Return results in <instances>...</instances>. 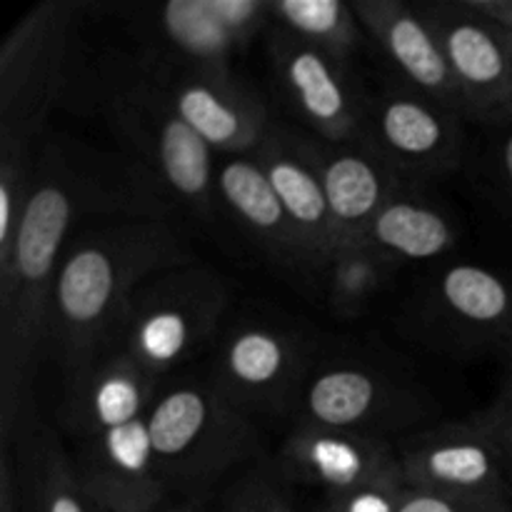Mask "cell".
<instances>
[{"mask_svg": "<svg viewBox=\"0 0 512 512\" xmlns=\"http://www.w3.org/2000/svg\"><path fill=\"white\" fill-rule=\"evenodd\" d=\"M268 15L283 33L348 63L360 43V20L343 0H268Z\"/></svg>", "mask_w": 512, "mask_h": 512, "instance_id": "cell-26", "label": "cell"}, {"mask_svg": "<svg viewBox=\"0 0 512 512\" xmlns=\"http://www.w3.org/2000/svg\"><path fill=\"white\" fill-rule=\"evenodd\" d=\"M108 118L115 133L143 163L158 193L208 218L215 203V158L210 145L183 123L143 78L110 93Z\"/></svg>", "mask_w": 512, "mask_h": 512, "instance_id": "cell-6", "label": "cell"}, {"mask_svg": "<svg viewBox=\"0 0 512 512\" xmlns=\"http://www.w3.org/2000/svg\"><path fill=\"white\" fill-rule=\"evenodd\" d=\"M310 365L308 345L293 330L248 323L225 335L213 383L243 413H290Z\"/></svg>", "mask_w": 512, "mask_h": 512, "instance_id": "cell-11", "label": "cell"}, {"mask_svg": "<svg viewBox=\"0 0 512 512\" xmlns=\"http://www.w3.org/2000/svg\"><path fill=\"white\" fill-rule=\"evenodd\" d=\"M293 488L278 458L260 455L228 485L223 512H300Z\"/></svg>", "mask_w": 512, "mask_h": 512, "instance_id": "cell-27", "label": "cell"}, {"mask_svg": "<svg viewBox=\"0 0 512 512\" xmlns=\"http://www.w3.org/2000/svg\"><path fill=\"white\" fill-rule=\"evenodd\" d=\"M80 3L45 0L13 25L0 48V158H33L68 83Z\"/></svg>", "mask_w": 512, "mask_h": 512, "instance_id": "cell-4", "label": "cell"}, {"mask_svg": "<svg viewBox=\"0 0 512 512\" xmlns=\"http://www.w3.org/2000/svg\"><path fill=\"white\" fill-rule=\"evenodd\" d=\"M360 145L400 178L445 173L463 155L460 113L405 83L388 85L368 98Z\"/></svg>", "mask_w": 512, "mask_h": 512, "instance_id": "cell-9", "label": "cell"}, {"mask_svg": "<svg viewBox=\"0 0 512 512\" xmlns=\"http://www.w3.org/2000/svg\"><path fill=\"white\" fill-rule=\"evenodd\" d=\"M268 20V0H170L155 10L153 30L168 58L228 68Z\"/></svg>", "mask_w": 512, "mask_h": 512, "instance_id": "cell-18", "label": "cell"}, {"mask_svg": "<svg viewBox=\"0 0 512 512\" xmlns=\"http://www.w3.org/2000/svg\"><path fill=\"white\" fill-rule=\"evenodd\" d=\"M145 423L168 493L193 498L263 455L253 418L230 403L213 380L160 388Z\"/></svg>", "mask_w": 512, "mask_h": 512, "instance_id": "cell-3", "label": "cell"}, {"mask_svg": "<svg viewBox=\"0 0 512 512\" xmlns=\"http://www.w3.org/2000/svg\"><path fill=\"white\" fill-rule=\"evenodd\" d=\"M400 512H512V503L460 498V495L430 493V490H405Z\"/></svg>", "mask_w": 512, "mask_h": 512, "instance_id": "cell-30", "label": "cell"}, {"mask_svg": "<svg viewBox=\"0 0 512 512\" xmlns=\"http://www.w3.org/2000/svg\"><path fill=\"white\" fill-rule=\"evenodd\" d=\"M365 240L400 265L448 253L455 245V228L448 215L400 185L375 215Z\"/></svg>", "mask_w": 512, "mask_h": 512, "instance_id": "cell-24", "label": "cell"}, {"mask_svg": "<svg viewBox=\"0 0 512 512\" xmlns=\"http://www.w3.org/2000/svg\"><path fill=\"white\" fill-rule=\"evenodd\" d=\"M290 413L298 425H318L388 438L415 423L420 403L398 380L363 363L313 365Z\"/></svg>", "mask_w": 512, "mask_h": 512, "instance_id": "cell-10", "label": "cell"}, {"mask_svg": "<svg viewBox=\"0 0 512 512\" xmlns=\"http://www.w3.org/2000/svg\"><path fill=\"white\" fill-rule=\"evenodd\" d=\"M75 468L100 512H163L168 488L158 473L148 423L75 440Z\"/></svg>", "mask_w": 512, "mask_h": 512, "instance_id": "cell-14", "label": "cell"}, {"mask_svg": "<svg viewBox=\"0 0 512 512\" xmlns=\"http://www.w3.org/2000/svg\"><path fill=\"white\" fill-rule=\"evenodd\" d=\"M253 155L278 193L295 235L313 263V270H318L333 253L338 240H335L323 183L303 140L293 130L270 125L268 135L253 150Z\"/></svg>", "mask_w": 512, "mask_h": 512, "instance_id": "cell-20", "label": "cell"}, {"mask_svg": "<svg viewBox=\"0 0 512 512\" xmlns=\"http://www.w3.org/2000/svg\"><path fill=\"white\" fill-rule=\"evenodd\" d=\"M433 28L465 115L485 123H508L512 118V38L478 15L468 13L460 0L420 5Z\"/></svg>", "mask_w": 512, "mask_h": 512, "instance_id": "cell-12", "label": "cell"}, {"mask_svg": "<svg viewBox=\"0 0 512 512\" xmlns=\"http://www.w3.org/2000/svg\"><path fill=\"white\" fill-rule=\"evenodd\" d=\"M160 388V380L140 368L125 350L110 348L65 378L63 425L73 440L123 428L148 415Z\"/></svg>", "mask_w": 512, "mask_h": 512, "instance_id": "cell-15", "label": "cell"}, {"mask_svg": "<svg viewBox=\"0 0 512 512\" xmlns=\"http://www.w3.org/2000/svg\"><path fill=\"white\" fill-rule=\"evenodd\" d=\"M395 450L408 488L512 503L503 450L478 418L410 433L395 440Z\"/></svg>", "mask_w": 512, "mask_h": 512, "instance_id": "cell-8", "label": "cell"}, {"mask_svg": "<svg viewBox=\"0 0 512 512\" xmlns=\"http://www.w3.org/2000/svg\"><path fill=\"white\" fill-rule=\"evenodd\" d=\"M325 305L338 318L350 320L368 313L398 273V263L380 253L368 240L335 245L318 268Z\"/></svg>", "mask_w": 512, "mask_h": 512, "instance_id": "cell-25", "label": "cell"}, {"mask_svg": "<svg viewBox=\"0 0 512 512\" xmlns=\"http://www.w3.org/2000/svg\"><path fill=\"white\" fill-rule=\"evenodd\" d=\"M403 473H383L363 485L345 490V493L325 495L318 512H400L405 498Z\"/></svg>", "mask_w": 512, "mask_h": 512, "instance_id": "cell-28", "label": "cell"}, {"mask_svg": "<svg viewBox=\"0 0 512 512\" xmlns=\"http://www.w3.org/2000/svg\"><path fill=\"white\" fill-rule=\"evenodd\" d=\"M433 308L450 333L470 343H512V283L495 270L458 263L435 278Z\"/></svg>", "mask_w": 512, "mask_h": 512, "instance_id": "cell-22", "label": "cell"}, {"mask_svg": "<svg viewBox=\"0 0 512 512\" xmlns=\"http://www.w3.org/2000/svg\"><path fill=\"white\" fill-rule=\"evenodd\" d=\"M353 10L405 85L465 115L443 48L420 8L403 0H355Z\"/></svg>", "mask_w": 512, "mask_h": 512, "instance_id": "cell-19", "label": "cell"}, {"mask_svg": "<svg viewBox=\"0 0 512 512\" xmlns=\"http://www.w3.org/2000/svg\"><path fill=\"white\" fill-rule=\"evenodd\" d=\"M323 183L335 240H365L390 195L403 178L360 143H330L318 135H300Z\"/></svg>", "mask_w": 512, "mask_h": 512, "instance_id": "cell-17", "label": "cell"}, {"mask_svg": "<svg viewBox=\"0 0 512 512\" xmlns=\"http://www.w3.org/2000/svg\"><path fill=\"white\" fill-rule=\"evenodd\" d=\"M170 512H208L200 508L198 503H183V505H170Z\"/></svg>", "mask_w": 512, "mask_h": 512, "instance_id": "cell-34", "label": "cell"}, {"mask_svg": "<svg viewBox=\"0 0 512 512\" xmlns=\"http://www.w3.org/2000/svg\"><path fill=\"white\" fill-rule=\"evenodd\" d=\"M0 512H30L13 445H0Z\"/></svg>", "mask_w": 512, "mask_h": 512, "instance_id": "cell-31", "label": "cell"}, {"mask_svg": "<svg viewBox=\"0 0 512 512\" xmlns=\"http://www.w3.org/2000/svg\"><path fill=\"white\" fill-rule=\"evenodd\" d=\"M215 195L278 263L313 270L278 193L253 153L215 158Z\"/></svg>", "mask_w": 512, "mask_h": 512, "instance_id": "cell-21", "label": "cell"}, {"mask_svg": "<svg viewBox=\"0 0 512 512\" xmlns=\"http://www.w3.org/2000/svg\"><path fill=\"white\" fill-rule=\"evenodd\" d=\"M460 5L512 38V0H460Z\"/></svg>", "mask_w": 512, "mask_h": 512, "instance_id": "cell-32", "label": "cell"}, {"mask_svg": "<svg viewBox=\"0 0 512 512\" xmlns=\"http://www.w3.org/2000/svg\"><path fill=\"white\" fill-rule=\"evenodd\" d=\"M273 65L285 98L313 135L330 143L363 140L368 98L345 60L280 33L273 40Z\"/></svg>", "mask_w": 512, "mask_h": 512, "instance_id": "cell-13", "label": "cell"}, {"mask_svg": "<svg viewBox=\"0 0 512 512\" xmlns=\"http://www.w3.org/2000/svg\"><path fill=\"white\" fill-rule=\"evenodd\" d=\"M498 168L505 190H508L512 198V118L508 123H503V135H500L498 143Z\"/></svg>", "mask_w": 512, "mask_h": 512, "instance_id": "cell-33", "label": "cell"}, {"mask_svg": "<svg viewBox=\"0 0 512 512\" xmlns=\"http://www.w3.org/2000/svg\"><path fill=\"white\" fill-rule=\"evenodd\" d=\"M163 512H170V505H168V508H165V510H163Z\"/></svg>", "mask_w": 512, "mask_h": 512, "instance_id": "cell-35", "label": "cell"}, {"mask_svg": "<svg viewBox=\"0 0 512 512\" xmlns=\"http://www.w3.org/2000/svg\"><path fill=\"white\" fill-rule=\"evenodd\" d=\"M478 420L490 430L495 443L503 450V458L508 463V473L512 480V343L508 345V363H505V375L498 398H495V403L485 413L478 415Z\"/></svg>", "mask_w": 512, "mask_h": 512, "instance_id": "cell-29", "label": "cell"}, {"mask_svg": "<svg viewBox=\"0 0 512 512\" xmlns=\"http://www.w3.org/2000/svg\"><path fill=\"white\" fill-rule=\"evenodd\" d=\"M278 463L290 483L320 490L323 498L400 470L395 440L318 425H295Z\"/></svg>", "mask_w": 512, "mask_h": 512, "instance_id": "cell-16", "label": "cell"}, {"mask_svg": "<svg viewBox=\"0 0 512 512\" xmlns=\"http://www.w3.org/2000/svg\"><path fill=\"white\" fill-rule=\"evenodd\" d=\"M138 215H160L158 190L148 180L113 158L45 135L18 240L0 273V445H13L38 410L33 380L48 348L55 278L75 225Z\"/></svg>", "mask_w": 512, "mask_h": 512, "instance_id": "cell-1", "label": "cell"}, {"mask_svg": "<svg viewBox=\"0 0 512 512\" xmlns=\"http://www.w3.org/2000/svg\"><path fill=\"white\" fill-rule=\"evenodd\" d=\"M225 305L223 280L205 265L190 260L158 270L130 298L115 348L163 380L208 343Z\"/></svg>", "mask_w": 512, "mask_h": 512, "instance_id": "cell-5", "label": "cell"}, {"mask_svg": "<svg viewBox=\"0 0 512 512\" xmlns=\"http://www.w3.org/2000/svg\"><path fill=\"white\" fill-rule=\"evenodd\" d=\"M188 245L160 215L113 218L73 233L55 278L48 348L65 378L118 343L135 290L153 273L190 263Z\"/></svg>", "mask_w": 512, "mask_h": 512, "instance_id": "cell-2", "label": "cell"}, {"mask_svg": "<svg viewBox=\"0 0 512 512\" xmlns=\"http://www.w3.org/2000/svg\"><path fill=\"white\" fill-rule=\"evenodd\" d=\"M140 78L215 155L253 153L268 135L265 105L228 68L160 58Z\"/></svg>", "mask_w": 512, "mask_h": 512, "instance_id": "cell-7", "label": "cell"}, {"mask_svg": "<svg viewBox=\"0 0 512 512\" xmlns=\"http://www.w3.org/2000/svg\"><path fill=\"white\" fill-rule=\"evenodd\" d=\"M30 512H100L85 490L73 453L35 410L13 443Z\"/></svg>", "mask_w": 512, "mask_h": 512, "instance_id": "cell-23", "label": "cell"}]
</instances>
